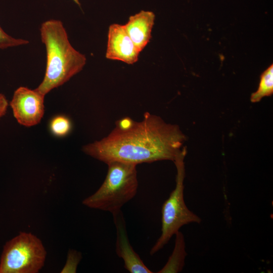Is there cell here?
<instances>
[{"label":"cell","instance_id":"8","mask_svg":"<svg viewBox=\"0 0 273 273\" xmlns=\"http://www.w3.org/2000/svg\"><path fill=\"white\" fill-rule=\"evenodd\" d=\"M112 214L116 230L115 251L123 260L124 267L130 273H152L130 245L121 210Z\"/></svg>","mask_w":273,"mask_h":273},{"label":"cell","instance_id":"6","mask_svg":"<svg viewBox=\"0 0 273 273\" xmlns=\"http://www.w3.org/2000/svg\"><path fill=\"white\" fill-rule=\"evenodd\" d=\"M44 98L35 89L24 86L17 88L10 105L17 122L27 127L39 123L44 114Z\"/></svg>","mask_w":273,"mask_h":273},{"label":"cell","instance_id":"4","mask_svg":"<svg viewBox=\"0 0 273 273\" xmlns=\"http://www.w3.org/2000/svg\"><path fill=\"white\" fill-rule=\"evenodd\" d=\"M186 154L187 149L184 147L173 161L177 171L175 187L162 205L161 233L150 250L151 255L162 249L183 225L191 223H200L201 221L200 217L188 208L184 201V159Z\"/></svg>","mask_w":273,"mask_h":273},{"label":"cell","instance_id":"16","mask_svg":"<svg viewBox=\"0 0 273 273\" xmlns=\"http://www.w3.org/2000/svg\"><path fill=\"white\" fill-rule=\"evenodd\" d=\"M77 5L79 6H80V4L79 2V0H73Z\"/></svg>","mask_w":273,"mask_h":273},{"label":"cell","instance_id":"10","mask_svg":"<svg viewBox=\"0 0 273 273\" xmlns=\"http://www.w3.org/2000/svg\"><path fill=\"white\" fill-rule=\"evenodd\" d=\"M174 249L165 265L158 273H176L181 271L187 255L184 237L179 231L175 234Z\"/></svg>","mask_w":273,"mask_h":273},{"label":"cell","instance_id":"15","mask_svg":"<svg viewBox=\"0 0 273 273\" xmlns=\"http://www.w3.org/2000/svg\"><path fill=\"white\" fill-rule=\"evenodd\" d=\"M8 102L5 96L0 94V119L6 113Z\"/></svg>","mask_w":273,"mask_h":273},{"label":"cell","instance_id":"1","mask_svg":"<svg viewBox=\"0 0 273 273\" xmlns=\"http://www.w3.org/2000/svg\"><path fill=\"white\" fill-rule=\"evenodd\" d=\"M186 141V136L177 125L146 112L139 122L129 117L118 120L107 136L84 146L82 150L106 164L116 161L138 165L174 161Z\"/></svg>","mask_w":273,"mask_h":273},{"label":"cell","instance_id":"5","mask_svg":"<svg viewBox=\"0 0 273 273\" xmlns=\"http://www.w3.org/2000/svg\"><path fill=\"white\" fill-rule=\"evenodd\" d=\"M46 255V250L37 237L21 232L4 246L0 273L38 272L44 265Z\"/></svg>","mask_w":273,"mask_h":273},{"label":"cell","instance_id":"7","mask_svg":"<svg viewBox=\"0 0 273 273\" xmlns=\"http://www.w3.org/2000/svg\"><path fill=\"white\" fill-rule=\"evenodd\" d=\"M140 53L124 25L115 23L109 26L105 55L107 59L133 64L138 61Z\"/></svg>","mask_w":273,"mask_h":273},{"label":"cell","instance_id":"13","mask_svg":"<svg viewBox=\"0 0 273 273\" xmlns=\"http://www.w3.org/2000/svg\"><path fill=\"white\" fill-rule=\"evenodd\" d=\"M29 42V41L26 39L12 37L6 33L0 26V49H4L10 47L25 45Z\"/></svg>","mask_w":273,"mask_h":273},{"label":"cell","instance_id":"11","mask_svg":"<svg viewBox=\"0 0 273 273\" xmlns=\"http://www.w3.org/2000/svg\"><path fill=\"white\" fill-rule=\"evenodd\" d=\"M273 94V64H271L261 74L257 90L251 94L250 101L252 103L260 102L265 97Z\"/></svg>","mask_w":273,"mask_h":273},{"label":"cell","instance_id":"9","mask_svg":"<svg viewBox=\"0 0 273 273\" xmlns=\"http://www.w3.org/2000/svg\"><path fill=\"white\" fill-rule=\"evenodd\" d=\"M155 15L150 11L141 10L130 16L124 27L134 45L141 53L151 38Z\"/></svg>","mask_w":273,"mask_h":273},{"label":"cell","instance_id":"2","mask_svg":"<svg viewBox=\"0 0 273 273\" xmlns=\"http://www.w3.org/2000/svg\"><path fill=\"white\" fill-rule=\"evenodd\" d=\"M40 34L46 48L47 62L43 79L35 89L45 96L81 71L86 58L72 47L60 20L50 19L43 22Z\"/></svg>","mask_w":273,"mask_h":273},{"label":"cell","instance_id":"12","mask_svg":"<svg viewBox=\"0 0 273 273\" xmlns=\"http://www.w3.org/2000/svg\"><path fill=\"white\" fill-rule=\"evenodd\" d=\"M49 126L51 132L54 135L59 137L67 135L72 128L70 119L64 115H58L53 117Z\"/></svg>","mask_w":273,"mask_h":273},{"label":"cell","instance_id":"14","mask_svg":"<svg viewBox=\"0 0 273 273\" xmlns=\"http://www.w3.org/2000/svg\"><path fill=\"white\" fill-rule=\"evenodd\" d=\"M82 256L81 253L74 250L68 252L67 261L61 272H76L77 265Z\"/></svg>","mask_w":273,"mask_h":273},{"label":"cell","instance_id":"3","mask_svg":"<svg viewBox=\"0 0 273 273\" xmlns=\"http://www.w3.org/2000/svg\"><path fill=\"white\" fill-rule=\"evenodd\" d=\"M106 178L99 189L82 201L85 206L111 213L136 195L138 188L136 165L120 161L107 163Z\"/></svg>","mask_w":273,"mask_h":273}]
</instances>
